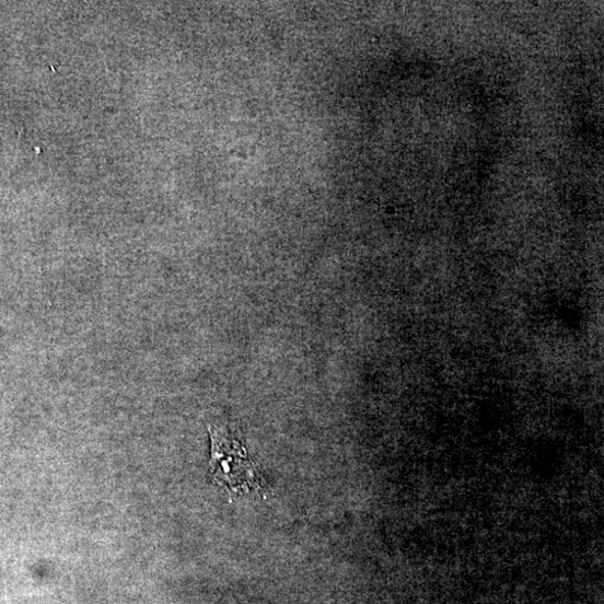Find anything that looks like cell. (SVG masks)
<instances>
[{
	"label": "cell",
	"mask_w": 604,
	"mask_h": 604,
	"mask_svg": "<svg viewBox=\"0 0 604 604\" xmlns=\"http://www.w3.org/2000/svg\"><path fill=\"white\" fill-rule=\"evenodd\" d=\"M212 439L211 473L213 480L231 495L265 488L257 463L252 460L242 441L225 428H210Z\"/></svg>",
	"instance_id": "6da1fadb"
}]
</instances>
